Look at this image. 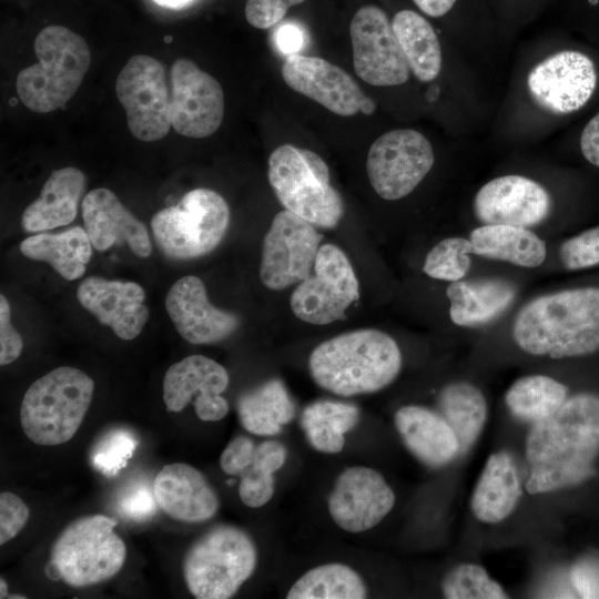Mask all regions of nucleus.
<instances>
[{
	"instance_id": "nucleus-1",
	"label": "nucleus",
	"mask_w": 599,
	"mask_h": 599,
	"mask_svg": "<svg viewBox=\"0 0 599 599\" xmlns=\"http://www.w3.org/2000/svg\"><path fill=\"white\" fill-rule=\"evenodd\" d=\"M525 456L528 494L552 493L591 478L599 456V395L568 396L555 414L532 424Z\"/></svg>"
},
{
	"instance_id": "nucleus-2",
	"label": "nucleus",
	"mask_w": 599,
	"mask_h": 599,
	"mask_svg": "<svg viewBox=\"0 0 599 599\" xmlns=\"http://www.w3.org/2000/svg\"><path fill=\"white\" fill-rule=\"evenodd\" d=\"M517 346L551 359L599 351V287H578L538 296L517 313L511 328Z\"/></svg>"
},
{
	"instance_id": "nucleus-3",
	"label": "nucleus",
	"mask_w": 599,
	"mask_h": 599,
	"mask_svg": "<svg viewBox=\"0 0 599 599\" xmlns=\"http://www.w3.org/2000/svg\"><path fill=\"white\" fill-rule=\"evenodd\" d=\"M396 341L388 334L363 328L318 344L308 358L313 380L342 397L379 392L392 384L402 369Z\"/></svg>"
},
{
	"instance_id": "nucleus-4",
	"label": "nucleus",
	"mask_w": 599,
	"mask_h": 599,
	"mask_svg": "<svg viewBox=\"0 0 599 599\" xmlns=\"http://www.w3.org/2000/svg\"><path fill=\"white\" fill-rule=\"evenodd\" d=\"M33 49L38 62L19 72L16 90L29 110L48 113L74 95L89 70L91 52L80 34L62 26L42 29Z\"/></svg>"
},
{
	"instance_id": "nucleus-5",
	"label": "nucleus",
	"mask_w": 599,
	"mask_h": 599,
	"mask_svg": "<svg viewBox=\"0 0 599 599\" xmlns=\"http://www.w3.org/2000/svg\"><path fill=\"white\" fill-rule=\"evenodd\" d=\"M94 392L84 372L58 367L37 379L26 392L20 422L27 437L38 445L69 441L82 424Z\"/></svg>"
},
{
	"instance_id": "nucleus-6",
	"label": "nucleus",
	"mask_w": 599,
	"mask_h": 599,
	"mask_svg": "<svg viewBox=\"0 0 599 599\" xmlns=\"http://www.w3.org/2000/svg\"><path fill=\"white\" fill-rule=\"evenodd\" d=\"M257 548L240 527L217 525L200 536L183 559L187 590L197 599H229L254 573Z\"/></svg>"
},
{
	"instance_id": "nucleus-7",
	"label": "nucleus",
	"mask_w": 599,
	"mask_h": 599,
	"mask_svg": "<svg viewBox=\"0 0 599 599\" xmlns=\"http://www.w3.org/2000/svg\"><path fill=\"white\" fill-rule=\"evenodd\" d=\"M268 181L285 210L316 227L334 229L343 217V199L331 185L328 166L311 150L277 146L268 158Z\"/></svg>"
},
{
	"instance_id": "nucleus-8",
	"label": "nucleus",
	"mask_w": 599,
	"mask_h": 599,
	"mask_svg": "<svg viewBox=\"0 0 599 599\" xmlns=\"http://www.w3.org/2000/svg\"><path fill=\"white\" fill-rule=\"evenodd\" d=\"M116 521L104 515L80 517L54 540L45 572L74 588L114 577L126 558V547L114 532Z\"/></svg>"
},
{
	"instance_id": "nucleus-9",
	"label": "nucleus",
	"mask_w": 599,
	"mask_h": 599,
	"mask_svg": "<svg viewBox=\"0 0 599 599\" xmlns=\"http://www.w3.org/2000/svg\"><path fill=\"white\" fill-rule=\"evenodd\" d=\"M229 223L226 201L215 191L202 187L189 191L176 205L155 213L151 229L156 245L166 257L187 261L216 248Z\"/></svg>"
},
{
	"instance_id": "nucleus-10",
	"label": "nucleus",
	"mask_w": 599,
	"mask_h": 599,
	"mask_svg": "<svg viewBox=\"0 0 599 599\" xmlns=\"http://www.w3.org/2000/svg\"><path fill=\"white\" fill-rule=\"evenodd\" d=\"M115 93L134 138L153 142L169 133L171 87L160 60L146 54L130 58L116 78Z\"/></svg>"
},
{
	"instance_id": "nucleus-11",
	"label": "nucleus",
	"mask_w": 599,
	"mask_h": 599,
	"mask_svg": "<svg viewBox=\"0 0 599 599\" xmlns=\"http://www.w3.org/2000/svg\"><path fill=\"white\" fill-rule=\"evenodd\" d=\"M359 298V284L346 254L336 245L319 247L313 273L291 295L294 315L308 324L326 325L346 317Z\"/></svg>"
},
{
	"instance_id": "nucleus-12",
	"label": "nucleus",
	"mask_w": 599,
	"mask_h": 599,
	"mask_svg": "<svg viewBox=\"0 0 599 599\" xmlns=\"http://www.w3.org/2000/svg\"><path fill=\"white\" fill-rule=\"evenodd\" d=\"M435 162L429 141L413 129H396L377 138L367 154L370 185L384 200H399L424 180Z\"/></svg>"
},
{
	"instance_id": "nucleus-13",
	"label": "nucleus",
	"mask_w": 599,
	"mask_h": 599,
	"mask_svg": "<svg viewBox=\"0 0 599 599\" xmlns=\"http://www.w3.org/2000/svg\"><path fill=\"white\" fill-rule=\"evenodd\" d=\"M322 240L312 223L287 210L278 212L263 240L261 282L281 291L305 280L313 271Z\"/></svg>"
},
{
	"instance_id": "nucleus-14",
	"label": "nucleus",
	"mask_w": 599,
	"mask_h": 599,
	"mask_svg": "<svg viewBox=\"0 0 599 599\" xmlns=\"http://www.w3.org/2000/svg\"><path fill=\"white\" fill-rule=\"evenodd\" d=\"M349 34L354 70L362 80L377 87L399 85L408 80V62L380 8L368 4L358 9Z\"/></svg>"
},
{
	"instance_id": "nucleus-15",
	"label": "nucleus",
	"mask_w": 599,
	"mask_h": 599,
	"mask_svg": "<svg viewBox=\"0 0 599 599\" xmlns=\"http://www.w3.org/2000/svg\"><path fill=\"white\" fill-rule=\"evenodd\" d=\"M173 129L186 138L203 139L220 128L224 93L219 81L189 59H177L170 71Z\"/></svg>"
},
{
	"instance_id": "nucleus-16",
	"label": "nucleus",
	"mask_w": 599,
	"mask_h": 599,
	"mask_svg": "<svg viewBox=\"0 0 599 599\" xmlns=\"http://www.w3.org/2000/svg\"><path fill=\"white\" fill-rule=\"evenodd\" d=\"M395 501L393 488L378 470L351 466L337 475L328 495L327 509L337 527L358 534L380 524Z\"/></svg>"
},
{
	"instance_id": "nucleus-17",
	"label": "nucleus",
	"mask_w": 599,
	"mask_h": 599,
	"mask_svg": "<svg viewBox=\"0 0 599 599\" xmlns=\"http://www.w3.org/2000/svg\"><path fill=\"white\" fill-rule=\"evenodd\" d=\"M597 83L595 64L586 54L564 50L549 55L529 73L527 84L534 101L554 114L582 108Z\"/></svg>"
},
{
	"instance_id": "nucleus-18",
	"label": "nucleus",
	"mask_w": 599,
	"mask_h": 599,
	"mask_svg": "<svg viewBox=\"0 0 599 599\" xmlns=\"http://www.w3.org/2000/svg\"><path fill=\"white\" fill-rule=\"evenodd\" d=\"M227 370L203 355H190L171 365L163 378V400L167 412L179 413L192 400L203 422H217L229 413L222 396L229 386Z\"/></svg>"
},
{
	"instance_id": "nucleus-19",
	"label": "nucleus",
	"mask_w": 599,
	"mask_h": 599,
	"mask_svg": "<svg viewBox=\"0 0 599 599\" xmlns=\"http://www.w3.org/2000/svg\"><path fill=\"white\" fill-rule=\"evenodd\" d=\"M551 211V197L538 182L516 174L484 184L475 195L474 212L483 224L521 227L544 222Z\"/></svg>"
},
{
	"instance_id": "nucleus-20",
	"label": "nucleus",
	"mask_w": 599,
	"mask_h": 599,
	"mask_svg": "<svg viewBox=\"0 0 599 599\" xmlns=\"http://www.w3.org/2000/svg\"><path fill=\"white\" fill-rule=\"evenodd\" d=\"M165 308L177 333L191 344H213L230 337L240 317L213 306L202 280L187 275L177 280L165 296Z\"/></svg>"
},
{
	"instance_id": "nucleus-21",
	"label": "nucleus",
	"mask_w": 599,
	"mask_h": 599,
	"mask_svg": "<svg viewBox=\"0 0 599 599\" xmlns=\"http://www.w3.org/2000/svg\"><path fill=\"white\" fill-rule=\"evenodd\" d=\"M281 73L291 89L342 116L359 112L366 97L346 71L318 57L290 54Z\"/></svg>"
},
{
	"instance_id": "nucleus-22",
	"label": "nucleus",
	"mask_w": 599,
	"mask_h": 599,
	"mask_svg": "<svg viewBox=\"0 0 599 599\" xmlns=\"http://www.w3.org/2000/svg\"><path fill=\"white\" fill-rule=\"evenodd\" d=\"M77 298L101 324L111 327L124 341L140 335L149 318V309L143 304L144 290L134 282L89 276L79 285Z\"/></svg>"
},
{
	"instance_id": "nucleus-23",
	"label": "nucleus",
	"mask_w": 599,
	"mask_h": 599,
	"mask_svg": "<svg viewBox=\"0 0 599 599\" xmlns=\"http://www.w3.org/2000/svg\"><path fill=\"white\" fill-rule=\"evenodd\" d=\"M81 212L84 230L97 251L126 244L139 257L151 254L152 243L144 223L112 191L104 187L90 191L82 200Z\"/></svg>"
},
{
	"instance_id": "nucleus-24",
	"label": "nucleus",
	"mask_w": 599,
	"mask_h": 599,
	"mask_svg": "<svg viewBox=\"0 0 599 599\" xmlns=\"http://www.w3.org/2000/svg\"><path fill=\"white\" fill-rule=\"evenodd\" d=\"M158 507L184 522H202L215 516L220 498L202 471L185 463L164 466L153 483Z\"/></svg>"
},
{
	"instance_id": "nucleus-25",
	"label": "nucleus",
	"mask_w": 599,
	"mask_h": 599,
	"mask_svg": "<svg viewBox=\"0 0 599 599\" xmlns=\"http://www.w3.org/2000/svg\"><path fill=\"white\" fill-rule=\"evenodd\" d=\"M394 425L407 450L428 467H444L460 453L450 425L441 414L428 407L406 405L398 408Z\"/></svg>"
},
{
	"instance_id": "nucleus-26",
	"label": "nucleus",
	"mask_w": 599,
	"mask_h": 599,
	"mask_svg": "<svg viewBox=\"0 0 599 599\" xmlns=\"http://www.w3.org/2000/svg\"><path fill=\"white\" fill-rule=\"evenodd\" d=\"M522 494L514 458L507 451L491 454L480 473L470 498V509L484 524H499L516 509Z\"/></svg>"
},
{
	"instance_id": "nucleus-27",
	"label": "nucleus",
	"mask_w": 599,
	"mask_h": 599,
	"mask_svg": "<svg viewBox=\"0 0 599 599\" xmlns=\"http://www.w3.org/2000/svg\"><path fill=\"white\" fill-rule=\"evenodd\" d=\"M85 190V175L73 166L54 170L40 195L23 212L21 226L35 233L70 224Z\"/></svg>"
},
{
	"instance_id": "nucleus-28",
	"label": "nucleus",
	"mask_w": 599,
	"mask_h": 599,
	"mask_svg": "<svg viewBox=\"0 0 599 599\" xmlns=\"http://www.w3.org/2000/svg\"><path fill=\"white\" fill-rule=\"evenodd\" d=\"M446 295L451 322L471 327L501 314L514 301L516 288L501 278L460 280L449 283Z\"/></svg>"
},
{
	"instance_id": "nucleus-29",
	"label": "nucleus",
	"mask_w": 599,
	"mask_h": 599,
	"mask_svg": "<svg viewBox=\"0 0 599 599\" xmlns=\"http://www.w3.org/2000/svg\"><path fill=\"white\" fill-rule=\"evenodd\" d=\"M473 254L534 268L547 256L545 242L531 230L504 224H483L471 231Z\"/></svg>"
},
{
	"instance_id": "nucleus-30",
	"label": "nucleus",
	"mask_w": 599,
	"mask_h": 599,
	"mask_svg": "<svg viewBox=\"0 0 599 599\" xmlns=\"http://www.w3.org/2000/svg\"><path fill=\"white\" fill-rule=\"evenodd\" d=\"M245 430L257 436H275L296 414V406L284 383L277 378L243 393L236 403Z\"/></svg>"
},
{
	"instance_id": "nucleus-31",
	"label": "nucleus",
	"mask_w": 599,
	"mask_h": 599,
	"mask_svg": "<svg viewBox=\"0 0 599 599\" xmlns=\"http://www.w3.org/2000/svg\"><path fill=\"white\" fill-rule=\"evenodd\" d=\"M21 253L34 261L47 262L67 281L80 278L92 255V244L81 226L58 234L41 233L22 241Z\"/></svg>"
},
{
	"instance_id": "nucleus-32",
	"label": "nucleus",
	"mask_w": 599,
	"mask_h": 599,
	"mask_svg": "<svg viewBox=\"0 0 599 599\" xmlns=\"http://www.w3.org/2000/svg\"><path fill=\"white\" fill-rule=\"evenodd\" d=\"M392 27L414 75L423 82L436 79L441 50L432 24L415 11L402 10L394 16Z\"/></svg>"
},
{
	"instance_id": "nucleus-33",
	"label": "nucleus",
	"mask_w": 599,
	"mask_h": 599,
	"mask_svg": "<svg viewBox=\"0 0 599 599\" xmlns=\"http://www.w3.org/2000/svg\"><path fill=\"white\" fill-rule=\"evenodd\" d=\"M359 418V408L354 404L321 399L303 409L301 426L314 449L338 454L344 448L345 434L358 424Z\"/></svg>"
},
{
	"instance_id": "nucleus-34",
	"label": "nucleus",
	"mask_w": 599,
	"mask_h": 599,
	"mask_svg": "<svg viewBox=\"0 0 599 599\" xmlns=\"http://www.w3.org/2000/svg\"><path fill=\"white\" fill-rule=\"evenodd\" d=\"M440 414L456 434L460 453L467 451L480 436L488 416L481 390L467 382H453L438 395Z\"/></svg>"
},
{
	"instance_id": "nucleus-35",
	"label": "nucleus",
	"mask_w": 599,
	"mask_h": 599,
	"mask_svg": "<svg viewBox=\"0 0 599 599\" xmlns=\"http://www.w3.org/2000/svg\"><path fill=\"white\" fill-rule=\"evenodd\" d=\"M368 589L363 577L343 562H327L300 576L286 592L287 599H363Z\"/></svg>"
},
{
	"instance_id": "nucleus-36",
	"label": "nucleus",
	"mask_w": 599,
	"mask_h": 599,
	"mask_svg": "<svg viewBox=\"0 0 599 599\" xmlns=\"http://www.w3.org/2000/svg\"><path fill=\"white\" fill-rule=\"evenodd\" d=\"M568 398V387L540 374L516 379L505 394V404L516 418L537 423L555 414Z\"/></svg>"
},
{
	"instance_id": "nucleus-37",
	"label": "nucleus",
	"mask_w": 599,
	"mask_h": 599,
	"mask_svg": "<svg viewBox=\"0 0 599 599\" xmlns=\"http://www.w3.org/2000/svg\"><path fill=\"white\" fill-rule=\"evenodd\" d=\"M441 592L448 599H504L508 593L477 564H460L441 580Z\"/></svg>"
},
{
	"instance_id": "nucleus-38",
	"label": "nucleus",
	"mask_w": 599,
	"mask_h": 599,
	"mask_svg": "<svg viewBox=\"0 0 599 599\" xmlns=\"http://www.w3.org/2000/svg\"><path fill=\"white\" fill-rule=\"evenodd\" d=\"M473 244L469 238L446 237L426 255L423 272L432 278L456 282L463 280L471 266Z\"/></svg>"
},
{
	"instance_id": "nucleus-39",
	"label": "nucleus",
	"mask_w": 599,
	"mask_h": 599,
	"mask_svg": "<svg viewBox=\"0 0 599 599\" xmlns=\"http://www.w3.org/2000/svg\"><path fill=\"white\" fill-rule=\"evenodd\" d=\"M136 446L138 439L129 429H109L92 446V466L104 476L112 477L126 466Z\"/></svg>"
},
{
	"instance_id": "nucleus-40",
	"label": "nucleus",
	"mask_w": 599,
	"mask_h": 599,
	"mask_svg": "<svg viewBox=\"0 0 599 599\" xmlns=\"http://www.w3.org/2000/svg\"><path fill=\"white\" fill-rule=\"evenodd\" d=\"M274 471L253 456L252 464L240 475L238 496L250 508L266 505L275 493Z\"/></svg>"
},
{
	"instance_id": "nucleus-41",
	"label": "nucleus",
	"mask_w": 599,
	"mask_h": 599,
	"mask_svg": "<svg viewBox=\"0 0 599 599\" xmlns=\"http://www.w3.org/2000/svg\"><path fill=\"white\" fill-rule=\"evenodd\" d=\"M559 260L568 271L599 265V225L561 243Z\"/></svg>"
},
{
	"instance_id": "nucleus-42",
	"label": "nucleus",
	"mask_w": 599,
	"mask_h": 599,
	"mask_svg": "<svg viewBox=\"0 0 599 599\" xmlns=\"http://www.w3.org/2000/svg\"><path fill=\"white\" fill-rule=\"evenodd\" d=\"M29 508L24 501L10 491L0 494V545L14 538L29 519Z\"/></svg>"
},
{
	"instance_id": "nucleus-43",
	"label": "nucleus",
	"mask_w": 599,
	"mask_h": 599,
	"mask_svg": "<svg viewBox=\"0 0 599 599\" xmlns=\"http://www.w3.org/2000/svg\"><path fill=\"white\" fill-rule=\"evenodd\" d=\"M305 0H246L245 17L257 29H268L278 23L287 10Z\"/></svg>"
},
{
	"instance_id": "nucleus-44",
	"label": "nucleus",
	"mask_w": 599,
	"mask_h": 599,
	"mask_svg": "<svg viewBox=\"0 0 599 599\" xmlns=\"http://www.w3.org/2000/svg\"><path fill=\"white\" fill-rule=\"evenodd\" d=\"M256 445L244 435L234 437L220 457V467L226 475L240 476L253 460Z\"/></svg>"
},
{
	"instance_id": "nucleus-45",
	"label": "nucleus",
	"mask_w": 599,
	"mask_h": 599,
	"mask_svg": "<svg viewBox=\"0 0 599 599\" xmlns=\"http://www.w3.org/2000/svg\"><path fill=\"white\" fill-rule=\"evenodd\" d=\"M10 305L3 294L0 295V365L14 362L21 354L23 341L10 321Z\"/></svg>"
},
{
	"instance_id": "nucleus-46",
	"label": "nucleus",
	"mask_w": 599,
	"mask_h": 599,
	"mask_svg": "<svg viewBox=\"0 0 599 599\" xmlns=\"http://www.w3.org/2000/svg\"><path fill=\"white\" fill-rule=\"evenodd\" d=\"M119 507L124 516L143 520L155 512L158 504L154 491H151L148 485H138L122 496Z\"/></svg>"
},
{
	"instance_id": "nucleus-47",
	"label": "nucleus",
	"mask_w": 599,
	"mask_h": 599,
	"mask_svg": "<svg viewBox=\"0 0 599 599\" xmlns=\"http://www.w3.org/2000/svg\"><path fill=\"white\" fill-rule=\"evenodd\" d=\"M570 581L581 598H599V560L576 562L570 570Z\"/></svg>"
},
{
	"instance_id": "nucleus-48",
	"label": "nucleus",
	"mask_w": 599,
	"mask_h": 599,
	"mask_svg": "<svg viewBox=\"0 0 599 599\" xmlns=\"http://www.w3.org/2000/svg\"><path fill=\"white\" fill-rule=\"evenodd\" d=\"M580 149L586 160L599 167V112L585 126Z\"/></svg>"
},
{
	"instance_id": "nucleus-49",
	"label": "nucleus",
	"mask_w": 599,
	"mask_h": 599,
	"mask_svg": "<svg viewBox=\"0 0 599 599\" xmlns=\"http://www.w3.org/2000/svg\"><path fill=\"white\" fill-rule=\"evenodd\" d=\"M276 43L284 53L295 54L302 48L303 34L296 26L285 24L277 31Z\"/></svg>"
},
{
	"instance_id": "nucleus-50",
	"label": "nucleus",
	"mask_w": 599,
	"mask_h": 599,
	"mask_svg": "<svg viewBox=\"0 0 599 599\" xmlns=\"http://www.w3.org/2000/svg\"><path fill=\"white\" fill-rule=\"evenodd\" d=\"M415 4L427 16L438 18L446 14L455 4L456 0H413Z\"/></svg>"
},
{
	"instance_id": "nucleus-51",
	"label": "nucleus",
	"mask_w": 599,
	"mask_h": 599,
	"mask_svg": "<svg viewBox=\"0 0 599 599\" xmlns=\"http://www.w3.org/2000/svg\"><path fill=\"white\" fill-rule=\"evenodd\" d=\"M375 109H376L375 102L370 98L365 97V99L363 100L361 104L359 111L365 115H370L372 113H374Z\"/></svg>"
},
{
	"instance_id": "nucleus-52",
	"label": "nucleus",
	"mask_w": 599,
	"mask_h": 599,
	"mask_svg": "<svg viewBox=\"0 0 599 599\" xmlns=\"http://www.w3.org/2000/svg\"><path fill=\"white\" fill-rule=\"evenodd\" d=\"M155 3L167 8H180L189 3L191 0H153Z\"/></svg>"
},
{
	"instance_id": "nucleus-53",
	"label": "nucleus",
	"mask_w": 599,
	"mask_h": 599,
	"mask_svg": "<svg viewBox=\"0 0 599 599\" xmlns=\"http://www.w3.org/2000/svg\"><path fill=\"white\" fill-rule=\"evenodd\" d=\"M8 597V586L3 578H0V598H7Z\"/></svg>"
},
{
	"instance_id": "nucleus-54",
	"label": "nucleus",
	"mask_w": 599,
	"mask_h": 599,
	"mask_svg": "<svg viewBox=\"0 0 599 599\" xmlns=\"http://www.w3.org/2000/svg\"><path fill=\"white\" fill-rule=\"evenodd\" d=\"M9 598H11V599H17V598L24 599L26 597L22 596V595H20V596L13 595V596H10Z\"/></svg>"
},
{
	"instance_id": "nucleus-55",
	"label": "nucleus",
	"mask_w": 599,
	"mask_h": 599,
	"mask_svg": "<svg viewBox=\"0 0 599 599\" xmlns=\"http://www.w3.org/2000/svg\"><path fill=\"white\" fill-rule=\"evenodd\" d=\"M234 483H235L234 479H229V480H227V484H229V485H233Z\"/></svg>"
}]
</instances>
